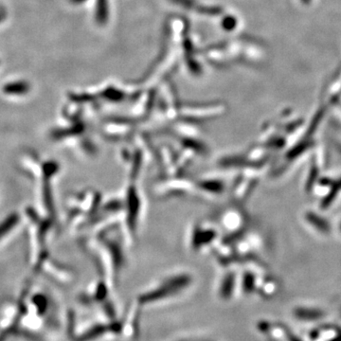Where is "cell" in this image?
<instances>
[{
	"mask_svg": "<svg viewBox=\"0 0 341 341\" xmlns=\"http://www.w3.org/2000/svg\"><path fill=\"white\" fill-rule=\"evenodd\" d=\"M299 1H300V4L303 5L304 7H309L314 2V0H299Z\"/></svg>",
	"mask_w": 341,
	"mask_h": 341,
	"instance_id": "obj_1",
	"label": "cell"
}]
</instances>
